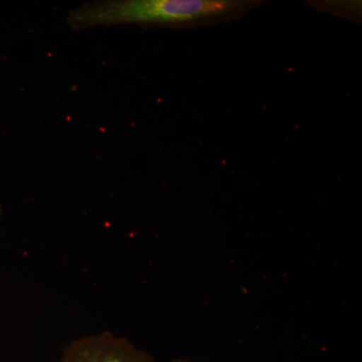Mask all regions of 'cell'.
<instances>
[{
    "instance_id": "3957f363",
    "label": "cell",
    "mask_w": 362,
    "mask_h": 362,
    "mask_svg": "<svg viewBox=\"0 0 362 362\" xmlns=\"http://www.w3.org/2000/svg\"><path fill=\"white\" fill-rule=\"evenodd\" d=\"M2 216V206L1 202H0V218H1Z\"/></svg>"
},
{
    "instance_id": "277c9868",
    "label": "cell",
    "mask_w": 362,
    "mask_h": 362,
    "mask_svg": "<svg viewBox=\"0 0 362 362\" xmlns=\"http://www.w3.org/2000/svg\"><path fill=\"white\" fill-rule=\"evenodd\" d=\"M173 362H190V361H181V359H180V361H175Z\"/></svg>"
},
{
    "instance_id": "7a4b0ae2",
    "label": "cell",
    "mask_w": 362,
    "mask_h": 362,
    "mask_svg": "<svg viewBox=\"0 0 362 362\" xmlns=\"http://www.w3.org/2000/svg\"><path fill=\"white\" fill-rule=\"evenodd\" d=\"M59 362H154L147 352L109 331L71 341Z\"/></svg>"
},
{
    "instance_id": "6da1fadb",
    "label": "cell",
    "mask_w": 362,
    "mask_h": 362,
    "mask_svg": "<svg viewBox=\"0 0 362 362\" xmlns=\"http://www.w3.org/2000/svg\"><path fill=\"white\" fill-rule=\"evenodd\" d=\"M237 0H99L70 11L71 30L136 25L147 28H192L235 18L254 6Z\"/></svg>"
}]
</instances>
